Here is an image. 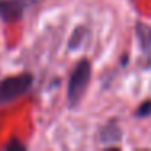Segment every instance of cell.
Returning a JSON list of instances; mask_svg holds the SVG:
<instances>
[{"instance_id": "1", "label": "cell", "mask_w": 151, "mask_h": 151, "mask_svg": "<svg viewBox=\"0 0 151 151\" xmlns=\"http://www.w3.org/2000/svg\"><path fill=\"white\" fill-rule=\"evenodd\" d=\"M91 78V63L88 59H81L72 70L68 80V102L72 107L80 104Z\"/></svg>"}, {"instance_id": "5", "label": "cell", "mask_w": 151, "mask_h": 151, "mask_svg": "<svg viewBox=\"0 0 151 151\" xmlns=\"http://www.w3.org/2000/svg\"><path fill=\"white\" fill-rule=\"evenodd\" d=\"M5 148H7V150H12V148H24V146L20 143V141H17V140H12L10 143H8L7 146H5Z\"/></svg>"}, {"instance_id": "2", "label": "cell", "mask_w": 151, "mask_h": 151, "mask_svg": "<svg viewBox=\"0 0 151 151\" xmlns=\"http://www.w3.org/2000/svg\"><path fill=\"white\" fill-rule=\"evenodd\" d=\"M31 83H33V78L28 73L2 80L0 81V104L24 94L31 88Z\"/></svg>"}, {"instance_id": "4", "label": "cell", "mask_w": 151, "mask_h": 151, "mask_svg": "<svg viewBox=\"0 0 151 151\" xmlns=\"http://www.w3.org/2000/svg\"><path fill=\"white\" fill-rule=\"evenodd\" d=\"M150 114H151V101H145L143 104L137 109V112H135L137 117H146V115H150Z\"/></svg>"}, {"instance_id": "3", "label": "cell", "mask_w": 151, "mask_h": 151, "mask_svg": "<svg viewBox=\"0 0 151 151\" xmlns=\"http://www.w3.org/2000/svg\"><path fill=\"white\" fill-rule=\"evenodd\" d=\"M29 0H0V20L17 21L26 10Z\"/></svg>"}]
</instances>
